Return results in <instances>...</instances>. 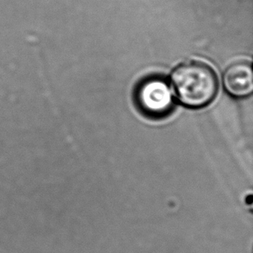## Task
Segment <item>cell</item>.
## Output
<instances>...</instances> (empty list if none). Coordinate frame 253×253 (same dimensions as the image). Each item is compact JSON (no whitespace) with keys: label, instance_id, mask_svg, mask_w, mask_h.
<instances>
[{"label":"cell","instance_id":"cell-1","mask_svg":"<svg viewBox=\"0 0 253 253\" xmlns=\"http://www.w3.org/2000/svg\"><path fill=\"white\" fill-rule=\"evenodd\" d=\"M171 83L179 101L191 108L209 105L218 91L215 73L203 62L182 63L171 75Z\"/></svg>","mask_w":253,"mask_h":253},{"label":"cell","instance_id":"cell-2","mask_svg":"<svg viewBox=\"0 0 253 253\" xmlns=\"http://www.w3.org/2000/svg\"><path fill=\"white\" fill-rule=\"evenodd\" d=\"M137 99L141 109L153 117L164 116L173 106L170 88L160 78H151L142 83L137 89Z\"/></svg>","mask_w":253,"mask_h":253},{"label":"cell","instance_id":"cell-3","mask_svg":"<svg viewBox=\"0 0 253 253\" xmlns=\"http://www.w3.org/2000/svg\"><path fill=\"white\" fill-rule=\"evenodd\" d=\"M223 83L226 91L234 97L250 95L253 90V73L250 63L240 62L229 66L223 76Z\"/></svg>","mask_w":253,"mask_h":253}]
</instances>
